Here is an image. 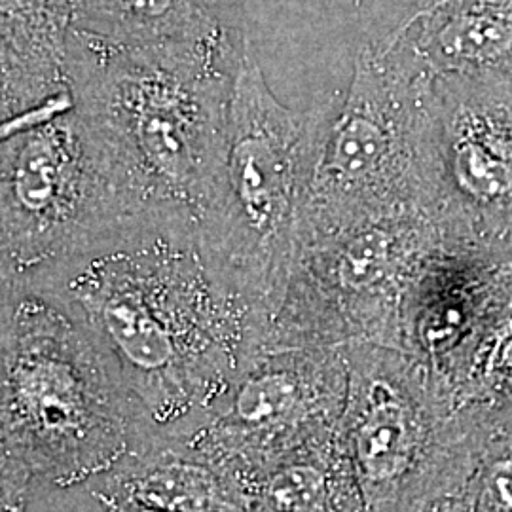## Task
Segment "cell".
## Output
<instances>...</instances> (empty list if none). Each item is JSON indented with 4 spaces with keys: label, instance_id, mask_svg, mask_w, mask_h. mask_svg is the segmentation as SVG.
Here are the masks:
<instances>
[{
    "label": "cell",
    "instance_id": "cell-1",
    "mask_svg": "<svg viewBox=\"0 0 512 512\" xmlns=\"http://www.w3.org/2000/svg\"><path fill=\"white\" fill-rule=\"evenodd\" d=\"M0 281L52 296L86 329L128 393L145 450L194 439L255 344L251 311L213 274L184 207L148 209L71 255Z\"/></svg>",
    "mask_w": 512,
    "mask_h": 512
},
{
    "label": "cell",
    "instance_id": "cell-2",
    "mask_svg": "<svg viewBox=\"0 0 512 512\" xmlns=\"http://www.w3.org/2000/svg\"><path fill=\"white\" fill-rule=\"evenodd\" d=\"M145 446L126 389L86 329L52 296L0 281L2 499L86 486Z\"/></svg>",
    "mask_w": 512,
    "mask_h": 512
},
{
    "label": "cell",
    "instance_id": "cell-3",
    "mask_svg": "<svg viewBox=\"0 0 512 512\" xmlns=\"http://www.w3.org/2000/svg\"><path fill=\"white\" fill-rule=\"evenodd\" d=\"M249 48L238 29L186 46H122L71 31L74 110L143 209L196 213Z\"/></svg>",
    "mask_w": 512,
    "mask_h": 512
},
{
    "label": "cell",
    "instance_id": "cell-4",
    "mask_svg": "<svg viewBox=\"0 0 512 512\" xmlns=\"http://www.w3.org/2000/svg\"><path fill=\"white\" fill-rule=\"evenodd\" d=\"M433 80L395 31L361 50L342 99L317 107L298 239L408 213L437 220Z\"/></svg>",
    "mask_w": 512,
    "mask_h": 512
},
{
    "label": "cell",
    "instance_id": "cell-5",
    "mask_svg": "<svg viewBox=\"0 0 512 512\" xmlns=\"http://www.w3.org/2000/svg\"><path fill=\"white\" fill-rule=\"evenodd\" d=\"M315 128L317 107H285L249 48L234 80L224 143L194 217L213 274L255 319V342L293 262Z\"/></svg>",
    "mask_w": 512,
    "mask_h": 512
},
{
    "label": "cell",
    "instance_id": "cell-6",
    "mask_svg": "<svg viewBox=\"0 0 512 512\" xmlns=\"http://www.w3.org/2000/svg\"><path fill=\"white\" fill-rule=\"evenodd\" d=\"M340 440L365 512H425L463 494L495 427L488 404L459 408L401 349L346 346Z\"/></svg>",
    "mask_w": 512,
    "mask_h": 512
},
{
    "label": "cell",
    "instance_id": "cell-7",
    "mask_svg": "<svg viewBox=\"0 0 512 512\" xmlns=\"http://www.w3.org/2000/svg\"><path fill=\"white\" fill-rule=\"evenodd\" d=\"M444 234L429 215L408 213L298 239L253 351L351 344L403 351L406 294Z\"/></svg>",
    "mask_w": 512,
    "mask_h": 512
},
{
    "label": "cell",
    "instance_id": "cell-8",
    "mask_svg": "<svg viewBox=\"0 0 512 512\" xmlns=\"http://www.w3.org/2000/svg\"><path fill=\"white\" fill-rule=\"evenodd\" d=\"M145 213L109 152L69 110L0 145V279L21 277Z\"/></svg>",
    "mask_w": 512,
    "mask_h": 512
},
{
    "label": "cell",
    "instance_id": "cell-9",
    "mask_svg": "<svg viewBox=\"0 0 512 512\" xmlns=\"http://www.w3.org/2000/svg\"><path fill=\"white\" fill-rule=\"evenodd\" d=\"M346 395V348L256 349L211 420L184 446L245 495L277 459L338 431Z\"/></svg>",
    "mask_w": 512,
    "mask_h": 512
},
{
    "label": "cell",
    "instance_id": "cell-10",
    "mask_svg": "<svg viewBox=\"0 0 512 512\" xmlns=\"http://www.w3.org/2000/svg\"><path fill=\"white\" fill-rule=\"evenodd\" d=\"M433 148L440 228L512 245V71L435 78Z\"/></svg>",
    "mask_w": 512,
    "mask_h": 512
},
{
    "label": "cell",
    "instance_id": "cell-11",
    "mask_svg": "<svg viewBox=\"0 0 512 512\" xmlns=\"http://www.w3.org/2000/svg\"><path fill=\"white\" fill-rule=\"evenodd\" d=\"M511 304L512 245L444 234L406 294L403 351L458 404L476 355Z\"/></svg>",
    "mask_w": 512,
    "mask_h": 512
},
{
    "label": "cell",
    "instance_id": "cell-12",
    "mask_svg": "<svg viewBox=\"0 0 512 512\" xmlns=\"http://www.w3.org/2000/svg\"><path fill=\"white\" fill-rule=\"evenodd\" d=\"M74 0H0V139L74 109Z\"/></svg>",
    "mask_w": 512,
    "mask_h": 512
},
{
    "label": "cell",
    "instance_id": "cell-13",
    "mask_svg": "<svg viewBox=\"0 0 512 512\" xmlns=\"http://www.w3.org/2000/svg\"><path fill=\"white\" fill-rule=\"evenodd\" d=\"M395 33L433 78L512 71V0H431Z\"/></svg>",
    "mask_w": 512,
    "mask_h": 512
},
{
    "label": "cell",
    "instance_id": "cell-14",
    "mask_svg": "<svg viewBox=\"0 0 512 512\" xmlns=\"http://www.w3.org/2000/svg\"><path fill=\"white\" fill-rule=\"evenodd\" d=\"M73 29L122 46H186L236 27L219 0H74Z\"/></svg>",
    "mask_w": 512,
    "mask_h": 512
},
{
    "label": "cell",
    "instance_id": "cell-15",
    "mask_svg": "<svg viewBox=\"0 0 512 512\" xmlns=\"http://www.w3.org/2000/svg\"><path fill=\"white\" fill-rule=\"evenodd\" d=\"M494 410V431L461 494L469 512H512V421Z\"/></svg>",
    "mask_w": 512,
    "mask_h": 512
},
{
    "label": "cell",
    "instance_id": "cell-16",
    "mask_svg": "<svg viewBox=\"0 0 512 512\" xmlns=\"http://www.w3.org/2000/svg\"><path fill=\"white\" fill-rule=\"evenodd\" d=\"M512 389V304L494 334L476 355L461 387L458 404H488L503 399Z\"/></svg>",
    "mask_w": 512,
    "mask_h": 512
},
{
    "label": "cell",
    "instance_id": "cell-17",
    "mask_svg": "<svg viewBox=\"0 0 512 512\" xmlns=\"http://www.w3.org/2000/svg\"><path fill=\"white\" fill-rule=\"evenodd\" d=\"M495 404H499L501 406V410L505 412V416L512 420V389L503 397V399H499V401H495Z\"/></svg>",
    "mask_w": 512,
    "mask_h": 512
}]
</instances>
